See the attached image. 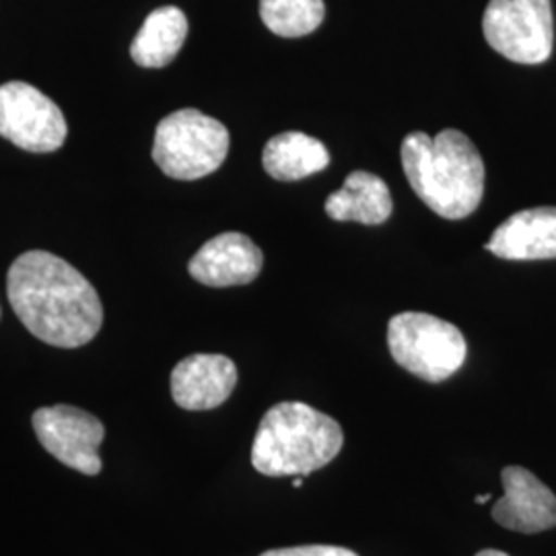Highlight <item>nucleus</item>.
<instances>
[{"instance_id": "7ed1b4c3", "label": "nucleus", "mask_w": 556, "mask_h": 556, "mask_svg": "<svg viewBox=\"0 0 556 556\" xmlns=\"http://www.w3.org/2000/svg\"><path fill=\"white\" fill-rule=\"evenodd\" d=\"M342 443L338 420L303 402H280L260 420L252 466L264 477H305L328 466Z\"/></svg>"}, {"instance_id": "6e6552de", "label": "nucleus", "mask_w": 556, "mask_h": 556, "mask_svg": "<svg viewBox=\"0 0 556 556\" xmlns=\"http://www.w3.org/2000/svg\"><path fill=\"white\" fill-rule=\"evenodd\" d=\"M31 422L41 447L60 464L87 477L100 475V445L105 438L100 418L77 406L56 404L36 410Z\"/></svg>"}, {"instance_id": "1a4fd4ad", "label": "nucleus", "mask_w": 556, "mask_h": 556, "mask_svg": "<svg viewBox=\"0 0 556 556\" xmlns=\"http://www.w3.org/2000/svg\"><path fill=\"white\" fill-rule=\"evenodd\" d=\"M505 495L493 505L501 528L519 534H538L556 528L555 493L530 470L507 466L501 472Z\"/></svg>"}, {"instance_id": "aec40b11", "label": "nucleus", "mask_w": 556, "mask_h": 556, "mask_svg": "<svg viewBox=\"0 0 556 556\" xmlns=\"http://www.w3.org/2000/svg\"><path fill=\"white\" fill-rule=\"evenodd\" d=\"M293 486H295V489H301V486H303V477L293 478Z\"/></svg>"}, {"instance_id": "9b49d317", "label": "nucleus", "mask_w": 556, "mask_h": 556, "mask_svg": "<svg viewBox=\"0 0 556 556\" xmlns=\"http://www.w3.org/2000/svg\"><path fill=\"white\" fill-rule=\"evenodd\" d=\"M238 367L225 355H190L172 371V396L184 410H213L233 394Z\"/></svg>"}, {"instance_id": "9d476101", "label": "nucleus", "mask_w": 556, "mask_h": 556, "mask_svg": "<svg viewBox=\"0 0 556 556\" xmlns=\"http://www.w3.org/2000/svg\"><path fill=\"white\" fill-rule=\"evenodd\" d=\"M264 256L258 245L243 233H220L208 239L188 264V273L206 287H238L258 278Z\"/></svg>"}, {"instance_id": "20e7f679", "label": "nucleus", "mask_w": 556, "mask_h": 556, "mask_svg": "<svg viewBox=\"0 0 556 556\" xmlns=\"http://www.w3.org/2000/svg\"><path fill=\"white\" fill-rule=\"evenodd\" d=\"M227 153L229 130L192 108L169 114L155 130L153 160L169 178H204L219 169Z\"/></svg>"}, {"instance_id": "f3484780", "label": "nucleus", "mask_w": 556, "mask_h": 556, "mask_svg": "<svg viewBox=\"0 0 556 556\" xmlns=\"http://www.w3.org/2000/svg\"><path fill=\"white\" fill-rule=\"evenodd\" d=\"M260 556H358L357 553L342 548V546H328V544H309V546H293V548H277L266 551Z\"/></svg>"}, {"instance_id": "4468645a", "label": "nucleus", "mask_w": 556, "mask_h": 556, "mask_svg": "<svg viewBox=\"0 0 556 556\" xmlns=\"http://www.w3.org/2000/svg\"><path fill=\"white\" fill-rule=\"evenodd\" d=\"M264 169L278 181H298L328 167L330 153L321 140L303 132H282L266 142Z\"/></svg>"}, {"instance_id": "dca6fc26", "label": "nucleus", "mask_w": 556, "mask_h": 556, "mask_svg": "<svg viewBox=\"0 0 556 556\" xmlns=\"http://www.w3.org/2000/svg\"><path fill=\"white\" fill-rule=\"evenodd\" d=\"M324 15V0H260V17L280 38H303L316 31Z\"/></svg>"}, {"instance_id": "f03ea898", "label": "nucleus", "mask_w": 556, "mask_h": 556, "mask_svg": "<svg viewBox=\"0 0 556 556\" xmlns=\"http://www.w3.org/2000/svg\"><path fill=\"white\" fill-rule=\"evenodd\" d=\"M400 160L415 194L439 217L466 219L477 211L484 194V163L464 132L445 128L435 139L410 132L402 140Z\"/></svg>"}, {"instance_id": "2eb2a0df", "label": "nucleus", "mask_w": 556, "mask_h": 556, "mask_svg": "<svg viewBox=\"0 0 556 556\" xmlns=\"http://www.w3.org/2000/svg\"><path fill=\"white\" fill-rule=\"evenodd\" d=\"M188 36V20L178 7L155 9L130 46V56L144 68H163L176 59Z\"/></svg>"}, {"instance_id": "39448f33", "label": "nucleus", "mask_w": 556, "mask_h": 556, "mask_svg": "<svg viewBox=\"0 0 556 556\" xmlns=\"http://www.w3.org/2000/svg\"><path fill=\"white\" fill-rule=\"evenodd\" d=\"M388 346L400 367L429 383L452 378L468 353L457 326L420 312H404L390 319Z\"/></svg>"}, {"instance_id": "f257e3e1", "label": "nucleus", "mask_w": 556, "mask_h": 556, "mask_svg": "<svg viewBox=\"0 0 556 556\" xmlns=\"http://www.w3.org/2000/svg\"><path fill=\"white\" fill-rule=\"evenodd\" d=\"M7 295L21 324L50 346H85L98 337L103 324L96 287L50 252L21 254L9 270Z\"/></svg>"}, {"instance_id": "ddd939ff", "label": "nucleus", "mask_w": 556, "mask_h": 556, "mask_svg": "<svg viewBox=\"0 0 556 556\" xmlns=\"http://www.w3.org/2000/svg\"><path fill=\"white\" fill-rule=\"evenodd\" d=\"M394 208L390 188L369 172H353L344 186L326 200V213L334 220H357L363 225H381Z\"/></svg>"}, {"instance_id": "a211bd4d", "label": "nucleus", "mask_w": 556, "mask_h": 556, "mask_svg": "<svg viewBox=\"0 0 556 556\" xmlns=\"http://www.w3.org/2000/svg\"><path fill=\"white\" fill-rule=\"evenodd\" d=\"M477 556H509L505 555V553H501V551H480Z\"/></svg>"}, {"instance_id": "f8f14e48", "label": "nucleus", "mask_w": 556, "mask_h": 556, "mask_svg": "<svg viewBox=\"0 0 556 556\" xmlns=\"http://www.w3.org/2000/svg\"><path fill=\"white\" fill-rule=\"evenodd\" d=\"M484 250L503 260L556 258V206L519 211L498 225Z\"/></svg>"}, {"instance_id": "0eeeda50", "label": "nucleus", "mask_w": 556, "mask_h": 556, "mask_svg": "<svg viewBox=\"0 0 556 556\" xmlns=\"http://www.w3.org/2000/svg\"><path fill=\"white\" fill-rule=\"evenodd\" d=\"M68 126L59 105L23 80L0 85V137L29 153H54Z\"/></svg>"}, {"instance_id": "423d86ee", "label": "nucleus", "mask_w": 556, "mask_h": 556, "mask_svg": "<svg viewBox=\"0 0 556 556\" xmlns=\"http://www.w3.org/2000/svg\"><path fill=\"white\" fill-rule=\"evenodd\" d=\"M482 31L489 46L517 64H542L553 54L551 0H491Z\"/></svg>"}, {"instance_id": "6ab92c4d", "label": "nucleus", "mask_w": 556, "mask_h": 556, "mask_svg": "<svg viewBox=\"0 0 556 556\" xmlns=\"http://www.w3.org/2000/svg\"><path fill=\"white\" fill-rule=\"evenodd\" d=\"M491 495H478L477 498H475V501H477L478 505H484V503H489V501H491Z\"/></svg>"}]
</instances>
